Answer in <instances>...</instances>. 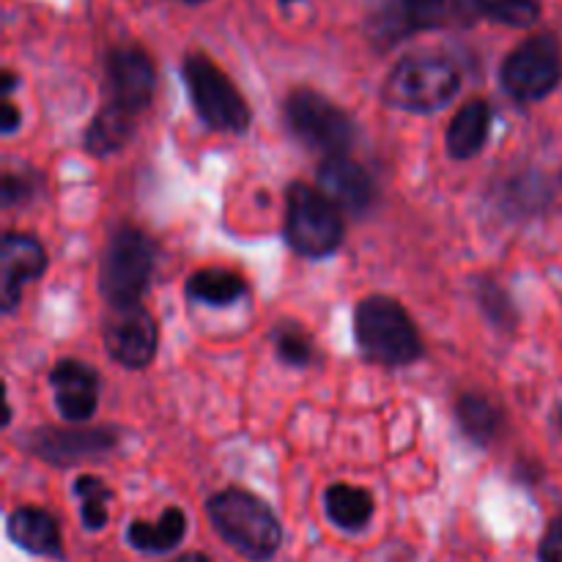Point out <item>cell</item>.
Listing matches in <instances>:
<instances>
[{
    "label": "cell",
    "mask_w": 562,
    "mask_h": 562,
    "mask_svg": "<svg viewBox=\"0 0 562 562\" xmlns=\"http://www.w3.org/2000/svg\"><path fill=\"white\" fill-rule=\"evenodd\" d=\"M214 532L234 552L252 562H269L283 547V525L258 494L247 488H223L206 503Z\"/></svg>",
    "instance_id": "1"
},
{
    "label": "cell",
    "mask_w": 562,
    "mask_h": 562,
    "mask_svg": "<svg viewBox=\"0 0 562 562\" xmlns=\"http://www.w3.org/2000/svg\"><path fill=\"white\" fill-rule=\"evenodd\" d=\"M355 338L362 357L384 368H404L423 357L420 333L406 307L393 296L373 294L357 305Z\"/></svg>",
    "instance_id": "2"
},
{
    "label": "cell",
    "mask_w": 562,
    "mask_h": 562,
    "mask_svg": "<svg viewBox=\"0 0 562 562\" xmlns=\"http://www.w3.org/2000/svg\"><path fill=\"white\" fill-rule=\"evenodd\" d=\"M285 241L302 258H327L344 245L346 225L340 209L322 190L294 181L285 190Z\"/></svg>",
    "instance_id": "3"
},
{
    "label": "cell",
    "mask_w": 562,
    "mask_h": 562,
    "mask_svg": "<svg viewBox=\"0 0 562 562\" xmlns=\"http://www.w3.org/2000/svg\"><path fill=\"white\" fill-rule=\"evenodd\" d=\"M461 91V75L453 60L439 55H409L398 60L384 82L390 108L406 113H437Z\"/></svg>",
    "instance_id": "4"
},
{
    "label": "cell",
    "mask_w": 562,
    "mask_h": 562,
    "mask_svg": "<svg viewBox=\"0 0 562 562\" xmlns=\"http://www.w3.org/2000/svg\"><path fill=\"white\" fill-rule=\"evenodd\" d=\"M154 241L135 225H119L110 234L99 267V291L110 307L140 305L154 272Z\"/></svg>",
    "instance_id": "5"
},
{
    "label": "cell",
    "mask_w": 562,
    "mask_h": 562,
    "mask_svg": "<svg viewBox=\"0 0 562 562\" xmlns=\"http://www.w3.org/2000/svg\"><path fill=\"white\" fill-rule=\"evenodd\" d=\"M181 75H184L192 108L203 124L217 132H234V135H241L250 126L252 113L245 97L234 86V80L206 55H190L181 66Z\"/></svg>",
    "instance_id": "6"
},
{
    "label": "cell",
    "mask_w": 562,
    "mask_h": 562,
    "mask_svg": "<svg viewBox=\"0 0 562 562\" xmlns=\"http://www.w3.org/2000/svg\"><path fill=\"white\" fill-rule=\"evenodd\" d=\"M285 124L302 146L327 154V157L346 154L355 143V124L349 113L313 88H294L289 93Z\"/></svg>",
    "instance_id": "7"
},
{
    "label": "cell",
    "mask_w": 562,
    "mask_h": 562,
    "mask_svg": "<svg viewBox=\"0 0 562 562\" xmlns=\"http://www.w3.org/2000/svg\"><path fill=\"white\" fill-rule=\"evenodd\" d=\"M562 77V49L554 36H532L521 42L499 69V82L516 102H538L558 88Z\"/></svg>",
    "instance_id": "8"
},
{
    "label": "cell",
    "mask_w": 562,
    "mask_h": 562,
    "mask_svg": "<svg viewBox=\"0 0 562 562\" xmlns=\"http://www.w3.org/2000/svg\"><path fill=\"white\" fill-rule=\"evenodd\" d=\"M22 448L38 461L53 467H75L82 461L102 459L119 448V434L113 428H33Z\"/></svg>",
    "instance_id": "9"
},
{
    "label": "cell",
    "mask_w": 562,
    "mask_h": 562,
    "mask_svg": "<svg viewBox=\"0 0 562 562\" xmlns=\"http://www.w3.org/2000/svg\"><path fill=\"white\" fill-rule=\"evenodd\" d=\"M157 322L146 307H113V316L104 324V349L119 366L143 371L157 357Z\"/></svg>",
    "instance_id": "10"
},
{
    "label": "cell",
    "mask_w": 562,
    "mask_h": 562,
    "mask_svg": "<svg viewBox=\"0 0 562 562\" xmlns=\"http://www.w3.org/2000/svg\"><path fill=\"white\" fill-rule=\"evenodd\" d=\"M108 82L110 104L126 110L132 115L146 113L157 88L151 55L137 44H121L108 55Z\"/></svg>",
    "instance_id": "11"
},
{
    "label": "cell",
    "mask_w": 562,
    "mask_h": 562,
    "mask_svg": "<svg viewBox=\"0 0 562 562\" xmlns=\"http://www.w3.org/2000/svg\"><path fill=\"white\" fill-rule=\"evenodd\" d=\"M475 14L472 0H395L387 9V20L379 22L376 33H384L387 42H401L417 31L470 25Z\"/></svg>",
    "instance_id": "12"
},
{
    "label": "cell",
    "mask_w": 562,
    "mask_h": 562,
    "mask_svg": "<svg viewBox=\"0 0 562 562\" xmlns=\"http://www.w3.org/2000/svg\"><path fill=\"white\" fill-rule=\"evenodd\" d=\"M47 272V250L31 234L9 231L0 245V307L3 313H14L20 305L22 291L27 283Z\"/></svg>",
    "instance_id": "13"
},
{
    "label": "cell",
    "mask_w": 562,
    "mask_h": 562,
    "mask_svg": "<svg viewBox=\"0 0 562 562\" xmlns=\"http://www.w3.org/2000/svg\"><path fill=\"white\" fill-rule=\"evenodd\" d=\"M55 406L66 423H88L99 406V373L80 360H60L49 371Z\"/></svg>",
    "instance_id": "14"
},
{
    "label": "cell",
    "mask_w": 562,
    "mask_h": 562,
    "mask_svg": "<svg viewBox=\"0 0 562 562\" xmlns=\"http://www.w3.org/2000/svg\"><path fill=\"white\" fill-rule=\"evenodd\" d=\"M318 190L346 214H366L373 203V181L360 162L346 154L327 157L318 168Z\"/></svg>",
    "instance_id": "15"
},
{
    "label": "cell",
    "mask_w": 562,
    "mask_h": 562,
    "mask_svg": "<svg viewBox=\"0 0 562 562\" xmlns=\"http://www.w3.org/2000/svg\"><path fill=\"white\" fill-rule=\"evenodd\" d=\"M5 532H9V541L31 558L66 562L60 525L49 510L36 508V505H20L5 519Z\"/></svg>",
    "instance_id": "16"
},
{
    "label": "cell",
    "mask_w": 562,
    "mask_h": 562,
    "mask_svg": "<svg viewBox=\"0 0 562 562\" xmlns=\"http://www.w3.org/2000/svg\"><path fill=\"white\" fill-rule=\"evenodd\" d=\"M494 126V110L492 104L483 99H472L467 102L459 113L453 115L448 126V151L453 159H472L486 148L488 137H492Z\"/></svg>",
    "instance_id": "17"
},
{
    "label": "cell",
    "mask_w": 562,
    "mask_h": 562,
    "mask_svg": "<svg viewBox=\"0 0 562 562\" xmlns=\"http://www.w3.org/2000/svg\"><path fill=\"white\" fill-rule=\"evenodd\" d=\"M187 536V516L181 508H165L157 521H132L126 527V543L140 554H168L181 547Z\"/></svg>",
    "instance_id": "18"
},
{
    "label": "cell",
    "mask_w": 562,
    "mask_h": 562,
    "mask_svg": "<svg viewBox=\"0 0 562 562\" xmlns=\"http://www.w3.org/2000/svg\"><path fill=\"white\" fill-rule=\"evenodd\" d=\"M327 519L344 532H362L373 519V494L368 488L351 486V483H335L324 494Z\"/></svg>",
    "instance_id": "19"
},
{
    "label": "cell",
    "mask_w": 562,
    "mask_h": 562,
    "mask_svg": "<svg viewBox=\"0 0 562 562\" xmlns=\"http://www.w3.org/2000/svg\"><path fill=\"white\" fill-rule=\"evenodd\" d=\"M456 420H459L461 431L470 442L481 445H492L494 439L499 437L503 431V423H505V412L503 406L497 404L494 398L483 393H464L456 404Z\"/></svg>",
    "instance_id": "20"
},
{
    "label": "cell",
    "mask_w": 562,
    "mask_h": 562,
    "mask_svg": "<svg viewBox=\"0 0 562 562\" xmlns=\"http://www.w3.org/2000/svg\"><path fill=\"white\" fill-rule=\"evenodd\" d=\"M135 121L137 115L126 113V110L115 108V104H104L97 113V119L91 121V126L86 130L82 137V146L93 157H110V154L121 151V148L130 143V137L135 135Z\"/></svg>",
    "instance_id": "21"
},
{
    "label": "cell",
    "mask_w": 562,
    "mask_h": 562,
    "mask_svg": "<svg viewBox=\"0 0 562 562\" xmlns=\"http://www.w3.org/2000/svg\"><path fill=\"white\" fill-rule=\"evenodd\" d=\"M247 294V283L241 274L231 272V269L209 267L198 269V272L190 274L187 280V296L198 305L209 307H228L234 305L236 300Z\"/></svg>",
    "instance_id": "22"
},
{
    "label": "cell",
    "mask_w": 562,
    "mask_h": 562,
    "mask_svg": "<svg viewBox=\"0 0 562 562\" xmlns=\"http://www.w3.org/2000/svg\"><path fill=\"white\" fill-rule=\"evenodd\" d=\"M75 497L80 499V521L88 532H99L108 527V505L113 499V488L97 475H82L75 481Z\"/></svg>",
    "instance_id": "23"
},
{
    "label": "cell",
    "mask_w": 562,
    "mask_h": 562,
    "mask_svg": "<svg viewBox=\"0 0 562 562\" xmlns=\"http://www.w3.org/2000/svg\"><path fill=\"white\" fill-rule=\"evenodd\" d=\"M472 5L477 9V14L503 22L508 27H530L541 16L536 0H472Z\"/></svg>",
    "instance_id": "24"
},
{
    "label": "cell",
    "mask_w": 562,
    "mask_h": 562,
    "mask_svg": "<svg viewBox=\"0 0 562 562\" xmlns=\"http://www.w3.org/2000/svg\"><path fill=\"white\" fill-rule=\"evenodd\" d=\"M274 349H278L280 360L291 368H307L313 362L311 335L296 327L294 322L280 324L278 333H274Z\"/></svg>",
    "instance_id": "25"
},
{
    "label": "cell",
    "mask_w": 562,
    "mask_h": 562,
    "mask_svg": "<svg viewBox=\"0 0 562 562\" xmlns=\"http://www.w3.org/2000/svg\"><path fill=\"white\" fill-rule=\"evenodd\" d=\"M477 300H481V311L486 313V318L492 324H497V327L503 329H514L516 327V307L514 302H510V296L505 294L499 285L494 283H481V294H477Z\"/></svg>",
    "instance_id": "26"
},
{
    "label": "cell",
    "mask_w": 562,
    "mask_h": 562,
    "mask_svg": "<svg viewBox=\"0 0 562 562\" xmlns=\"http://www.w3.org/2000/svg\"><path fill=\"white\" fill-rule=\"evenodd\" d=\"M42 190V176L36 170H22V173H14V170H5L3 173V206L11 209L16 203H25L31 198L38 195Z\"/></svg>",
    "instance_id": "27"
},
{
    "label": "cell",
    "mask_w": 562,
    "mask_h": 562,
    "mask_svg": "<svg viewBox=\"0 0 562 562\" xmlns=\"http://www.w3.org/2000/svg\"><path fill=\"white\" fill-rule=\"evenodd\" d=\"M538 562H562V516L549 521L541 543H538Z\"/></svg>",
    "instance_id": "28"
},
{
    "label": "cell",
    "mask_w": 562,
    "mask_h": 562,
    "mask_svg": "<svg viewBox=\"0 0 562 562\" xmlns=\"http://www.w3.org/2000/svg\"><path fill=\"white\" fill-rule=\"evenodd\" d=\"M20 121H22L20 110H16L11 102H5L3 104V119H0V126H3V135H11V132H16Z\"/></svg>",
    "instance_id": "29"
},
{
    "label": "cell",
    "mask_w": 562,
    "mask_h": 562,
    "mask_svg": "<svg viewBox=\"0 0 562 562\" xmlns=\"http://www.w3.org/2000/svg\"><path fill=\"white\" fill-rule=\"evenodd\" d=\"M168 562H214V560L203 552H184V554H176V558Z\"/></svg>",
    "instance_id": "30"
},
{
    "label": "cell",
    "mask_w": 562,
    "mask_h": 562,
    "mask_svg": "<svg viewBox=\"0 0 562 562\" xmlns=\"http://www.w3.org/2000/svg\"><path fill=\"white\" fill-rule=\"evenodd\" d=\"M16 88V75L14 71H3V93L5 97H11V91Z\"/></svg>",
    "instance_id": "31"
},
{
    "label": "cell",
    "mask_w": 562,
    "mask_h": 562,
    "mask_svg": "<svg viewBox=\"0 0 562 562\" xmlns=\"http://www.w3.org/2000/svg\"><path fill=\"white\" fill-rule=\"evenodd\" d=\"M187 3H203V0H187Z\"/></svg>",
    "instance_id": "32"
},
{
    "label": "cell",
    "mask_w": 562,
    "mask_h": 562,
    "mask_svg": "<svg viewBox=\"0 0 562 562\" xmlns=\"http://www.w3.org/2000/svg\"><path fill=\"white\" fill-rule=\"evenodd\" d=\"M560 426H562V415H560Z\"/></svg>",
    "instance_id": "33"
}]
</instances>
